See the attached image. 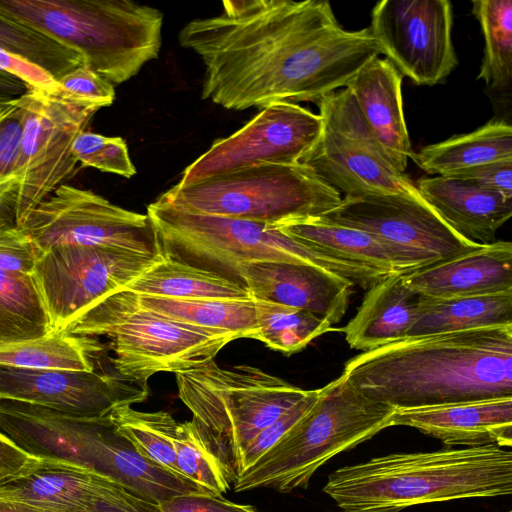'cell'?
<instances>
[{"mask_svg":"<svg viewBox=\"0 0 512 512\" xmlns=\"http://www.w3.org/2000/svg\"><path fill=\"white\" fill-rule=\"evenodd\" d=\"M258 332L253 339L290 355L332 330L331 323L307 310L254 300Z\"/></svg>","mask_w":512,"mask_h":512,"instance_id":"cell-35","label":"cell"},{"mask_svg":"<svg viewBox=\"0 0 512 512\" xmlns=\"http://www.w3.org/2000/svg\"><path fill=\"white\" fill-rule=\"evenodd\" d=\"M323 492L343 512L406 508L512 493L510 448L485 445L393 453L333 471Z\"/></svg>","mask_w":512,"mask_h":512,"instance_id":"cell-3","label":"cell"},{"mask_svg":"<svg viewBox=\"0 0 512 512\" xmlns=\"http://www.w3.org/2000/svg\"><path fill=\"white\" fill-rule=\"evenodd\" d=\"M126 491L115 482L83 467L41 458L40 463L29 472L0 485V498L25 504L41 512H82Z\"/></svg>","mask_w":512,"mask_h":512,"instance_id":"cell-20","label":"cell"},{"mask_svg":"<svg viewBox=\"0 0 512 512\" xmlns=\"http://www.w3.org/2000/svg\"><path fill=\"white\" fill-rule=\"evenodd\" d=\"M72 335L105 336L115 354L117 375L136 383L159 372L183 371L207 362L235 335L176 321L141 305L126 289L111 293L83 311L64 329Z\"/></svg>","mask_w":512,"mask_h":512,"instance_id":"cell-7","label":"cell"},{"mask_svg":"<svg viewBox=\"0 0 512 512\" xmlns=\"http://www.w3.org/2000/svg\"><path fill=\"white\" fill-rule=\"evenodd\" d=\"M320 115L296 103L265 106L247 124L188 165L180 186L260 164H297L317 141Z\"/></svg>","mask_w":512,"mask_h":512,"instance_id":"cell-16","label":"cell"},{"mask_svg":"<svg viewBox=\"0 0 512 512\" xmlns=\"http://www.w3.org/2000/svg\"><path fill=\"white\" fill-rule=\"evenodd\" d=\"M402 81L403 76L388 59L374 57L345 88L394 166L405 172L414 151L404 117Z\"/></svg>","mask_w":512,"mask_h":512,"instance_id":"cell-22","label":"cell"},{"mask_svg":"<svg viewBox=\"0 0 512 512\" xmlns=\"http://www.w3.org/2000/svg\"><path fill=\"white\" fill-rule=\"evenodd\" d=\"M57 85L66 93L95 103L101 108L110 106L115 99L114 86L86 65H81L61 77Z\"/></svg>","mask_w":512,"mask_h":512,"instance_id":"cell-41","label":"cell"},{"mask_svg":"<svg viewBox=\"0 0 512 512\" xmlns=\"http://www.w3.org/2000/svg\"><path fill=\"white\" fill-rule=\"evenodd\" d=\"M21 228L34 242L39 256L67 244L163 254L147 214L126 210L90 190L66 184L42 201Z\"/></svg>","mask_w":512,"mask_h":512,"instance_id":"cell-12","label":"cell"},{"mask_svg":"<svg viewBox=\"0 0 512 512\" xmlns=\"http://www.w3.org/2000/svg\"><path fill=\"white\" fill-rule=\"evenodd\" d=\"M157 508L159 512H259L253 506L201 492L171 497L157 504Z\"/></svg>","mask_w":512,"mask_h":512,"instance_id":"cell-43","label":"cell"},{"mask_svg":"<svg viewBox=\"0 0 512 512\" xmlns=\"http://www.w3.org/2000/svg\"><path fill=\"white\" fill-rule=\"evenodd\" d=\"M0 50L41 67L56 81L75 68L85 65L84 58L77 51L1 15Z\"/></svg>","mask_w":512,"mask_h":512,"instance_id":"cell-36","label":"cell"},{"mask_svg":"<svg viewBox=\"0 0 512 512\" xmlns=\"http://www.w3.org/2000/svg\"><path fill=\"white\" fill-rule=\"evenodd\" d=\"M82 512H159L157 505L126 491L105 499Z\"/></svg>","mask_w":512,"mask_h":512,"instance_id":"cell-46","label":"cell"},{"mask_svg":"<svg viewBox=\"0 0 512 512\" xmlns=\"http://www.w3.org/2000/svg\"><path fill=\"white\" fill-rule=\"evenodd\" d=\"M175 459L181 475L203 493L221 497L230 489L235 477L230 461L209 431L196 420L178 424Z\"/></svg>","mask_w":512,"mask_h":512,"instance_id":"cell-31","label":"cell"},{"mask_svg":"<svg viewBox=\"0 0 512 512\" xmlns=\"http://www.w3.org/2000/svg\"><path fill=\"white\" fill-rule=\"evenodd\" d=\"M99 109L58 86L28 93L15 176L0 189V209L17 227L73 175L78 163L73 142Z\"/></svg>","mask_w":512,"mask_h":512,"instance_id":"cell-10","label":"cell"},{"mask_svg":"<svg viewBox=\"0 0 512 512\" xmlns=\"http://www.w3.org/2000/svg\"><path fill=\"white\" fill-rule=\"evenodd\" d=\"M0 15L77 51L113 86L157 58L163 14L128 0H0Z\"/></svg>","mask_w":512,"mask_h":512,"instance_id":"cell-4","label":"cell"},{"mask_svg":"<svg viewBox=\"0 0 512 512\" xmlns=\"http://www.w3.org/2000/svg\"><path fill=\"white\" fill-rule=\"evenodd\" d=\"M124 289L176 299H252L245 284L164 254Z\"/></svg>","mask_w":512,"mask_h":512,"instance_id":"cell-27","label":"cell"},{"mask_svg":"<svg viewBox=\"0 0 512 512\" xmlns=\"http://www.w3.org/2000/svg\"><path fill=\"white\" fill-rule=\"evenodd\" d=\"M448 0H382L369 32L381 54L416 85L443 82L458 64Z\"/></svg>","mask_w":512,"mask_h":512,"instance_id":"cell-15","label":"cell"},{"mask_svg":"<svg viewBox=\"0 0 512 512\" xmlns=\"http://www.w3.org/2000/svg\"><path fill=\"white\" fill-rule=\"evenodd\" d=\"M416 187L424 201L459 235L481 244L495 241L499 228L512 216V199L471 182L429 176Z\"/></svg>","mask_w":512,"mask_h":512,"instance_id":"cell-23","label":"cell"},{"mask_svg":"<svg viewBox=\"0 0 512 512\" xmlns=\"http://www.w3.org/2000/svg\"><path fill=\"white\" fill-rule=\"evenodd\" d=\"M31 90L23 81L0 70V104L20 99Z\"/></svg>","mask_w":512,"mask_h":512,"instance_id":"cell-47","label":"cell"},{"mask_svg":"<svg viewBox=\"0 0 512 512\" xmlns=\"http://www.w3.org/2000/svg\"><path fill=\"white\" fill-rule=\"evenodd\" d=\"M237 279L253 300L304 309L331 324L346 314L355 286L315 266L278 261L241 264Z\"/></svg>","mask_w":512,"mask_h":512,"instance_id":"cell-18","label":"cell"},{"mask_svg":"<svg viewBox=\"0 0 512 512\" xmlns=\"http://www.w3.org/2000/svg\"><path fill=\"white\" fill-rule=\"evenodd\" d=\"M411 159L427 174L436 176L512 160V127L505 120L493 119L472 132L424 146Z\"/></svg>","mask_w":512,"mask_h":512,"instance_id":"cell-28","label":"cell"},{"mask_svg":"<svg viewBox=\"0 0 512 512\" xmlns=\"http://www.w3.org/2000/svg\"><path fill=\"white\" fill-rule=\"evenodd\" d=\"M52 331L33 275L0 270V344L34 340Z\"/></svg>","mask_w":512,"mask_h":512,"instance_id":"cell-30","label":"cell"},{"mask_svg":"<svg viewBox=\"0 0 512 512\" xmlns=\"http://www.w3.org/2000/svg\"><path fill=\"white\" fill-rule=\"evenodd\" d=\"M319 389L308 390L307 395L282 414L273 423L262 429L249 443L234 467L235 476L250 467L273 446L307 411L318 397ZM235 478V477H234Z\"/></svg>","mask_w":512,"mask_h":512,"instance_id":"cell-39","label":"cell"},{"mask_svg":"<svg viewBox=\"0 0 512 512\" xmlns=\"http://www.w3.org/2000/svg\"><path fill=\"white\" fill-rule=\"evenodd\" d=\"M365 396L416 408L512 396V324L405 337L349 359Z\"/></svg>","mask_w":512,"mask_h":512,"instance_id":"cell-2","label":"cell"},{"mask_svg":"<svg viewBox=\"0 0 512 512\" xmlns=\"http://www.w3.org/2000/svg\"><path fill=\"white\" fill-rule=\"evenodd\" d=\"M322 217L372 235L415 270L481 246L455 232L424 200L404 196H344Z\"/></svg>","mask_w":512,"mask_h":512,"instance_id":"cell-14","label":"cell"},{"mask_svg":"<svg viewBox=\"0 0 512 512\" xmlns=\"http://www.w3.org/2000/svg\"><path fill=\"white\" fill-rule=\"evenodd\" d=\"M392 426H408L448 447L512 446V396L394 408Z\"/></svg>","mask_w":512,"mask_h":512,"instance_id":"cell-19","label":"cell"},{"mask_svg":"<svg viewBox=\"0 0 512 512\" xmlns=\"http://www.w3.org/2000/svg\"><path fill=\"white\" fill-rule=\"evenodd\" d=\"M0 512H41L25 504L0 498Z\"/></svg>","mask_w":512,"mask_h":512,"instance_id":"cell-48","label":"cell"},{"mask_svg":"<svg viewBox=\"0 0 512 512\" xmlns=\"http://www.w3.org/2000/svg\"><path fill=\"white\" fill-rule=\"evenodd\" d=\"M161 256L71 244L43 252L32 275L53 330H63L92 304L124 289Z\"/></svg>","mask_w":512,"mask_h":512,"instance_id":"cell-13","label":"cell"},{"mask_svg":"<svg viewBox=\"0 0 512 512\" xmlns=\"http://www.w3.org/2000/svg\"><path fill=\"white\" fill-rule=\"evenodd\" d=\"M471 182L512 199V160H500L445 175Z\"/></svg>","mask_w":512,"mask_h":512,"instance_id":"cell-42","label":"cell"},{"mask_svg":"<svg viewBox=\"0 0 512 512\" xmlns=\"http://www.w3.org/2000/svg\"><path fill=\"white\" fill-rule=\"evenodd\" d=\"M175 377L179 398L229 455L233 472L253 438L308 393L257 367L225 369L214 359Z\"/></svg>","mask_w":512,"mask_h":512,"instance_id":"cell-9","label":"cell"},{"mask_svg":"<svg viewBox=\"0 0 512 512\" xmlns=\"http://www.w3.org/2000/svg\"><path fill=\"white\" fill-rule=\"evenodd\" d=\"M393 413L394 407L365 396L341 374L319 389L307 413L273 446L235 476L234 490L306 489L331 458L391 427Z\"/></svg>","mask_w":512,"mask_h":512,"instance_id":"cell-5","label":"cell"},{"mask_svg":"<svg viewBox=\"0 0 512 512\" xmlns=\"http://www.w3.org/2000/svg\"><path fill=\"white\" fill-rule=\"evenodd\" d=\"M159 198L187 212L271 226L323 216L342 200L338 190L302 163L260 164L189 185L176 184Z\"/></svg>","mask_w":512,"mask_h":512,"instance_id":"cell-8","label":"cell"},{"mask_svg":"<svg viewBox=\"0 0 512 512\" xmlns=\"http://www.w3.org/2000/svg\"><path fill=\"white\" fill-rule=\"evenodd\" d=\"M512 324V291L433 298L418 296L406 337Z\"/></svg>","mask_w":512,"mask_h":512,"instance_id":"cell-26","label":"cell"},{"mask_svg":"<svg viewBox=\"0 0 512 512\" xmlns=\"http://www.w3.org/2000/svg\"><path fill=\"white\" fill-rule=\"evenodd\" d=\"M147 383L94 371L0 365V401H15L87 418L146 399Z\"/></svg>","mask_w":512,"mask_h":512,"instance_id":"cell-17","label":"cell"},{"mask_svg":"<svg viewBox=\"0 0 512 512\" xmlns=\"http://www.w3.org/2000/svg\"><path fill=\"white\" fill-rule=\"evenodd\" d=\"M320 135L300 163L345 196H404L424 200L380 146L348 89L317 103Z\"/></svg>","mask_w":512,"mask_h":512,"instance_id":"cell-11","label":"cell"},{"mask_svg":"<svg viewBox=\"0 0 512 512\" xmlns=\"http://www.w3.org/2000/svg\"><path fill=\"white\" fill-rule=\"evenodd\" d=\"M414 294L444 298L512 291V243L490 244L403 275Z\"/></svg>","mask_w":512,"mask_h":512,"instance_id":"cell-21","label":"cell"},{"mask_svg":"<svg viewBox=\"0 0 512 512\" xmlns=\"http://www.w3.org/2000/svg\"><path fill=\"white\" fill-rule=\"evenodd\" d=\"M179 32L201 59L202 98L229 110L314 102L381 52L368 27L344 29L326 0H226Z\"/></svg>","mask_w":512,"mask_h":512,"instance_id":"cell-1","label":"cell"},{"mask_svg":"<svg viewBox=\"0 0 512 512\" xmlns=\"http://www.w3.org/2000/svg\"><path fill=\"white\" fill-rule=\"evenodd\" d=\"M138 299L150 310L193 326L230 333L237 338L253 339L258 332L253 299H176L148 295H138Z\"/></svg>","mask_w":512,"mask_h":512,"instance_id":"cell-29","label":"cell"},{"mask_svg":"<svg viewBox=\"0 0 512 512\" xmlns=\"http://www.w3.org/2000/svg\"><path fill=\"white\" fill-rule=\"evenodd\" d=\"M38 250L23 228H0V270L33 274Z\"/></svg>","mask_w":512,"mask_h":512,"instance_id":"cell-40","label":"cell"},{"mask_svg":"<svg viewBox=\"0 0 512 512\" xmlns=\"http://www.w3.org/2000/svg\"><path fill=\"white\" fill-rule=\"evenodd\" d=\"M146 214L164 255L236 281L241 264L265 261L311 265L353 283L365 272L363 266L302 243L269 224L191 213L161 198L148 205Z\"/></svg>","mask_w":512,"mask_h":512,"instance_id":"cell-6","label":"cell"},{"mask_svg":"<svg viewBox=\"0 0 512 512\" xmlns=\"http://www.w3.org/2000/svg\"><path fill=\"white\" fill-rule=\"evenodd\" d=\"M0 70L26 83L33 90L51 91L57 81L41 67L19 56L0 50Z\"/></svg>","mask_w":512,"mask_h":512,"instance_id":"cell-45","label":"cell"},{"mask_svg":"<svg viewBox=\"0 0 512 512\" xmlns=\"http://www.w3.org/2000/svg\"><path fill=\"white\" fill-rule=\"evenodd\" d=\"M93 337L63 330L24 342L0 344V365L63 371H94L92 354L99 350Z\"/></svg>","mask_w":512,"mask_h":512,"instance_id":"cell-32","label":"cell"},{"mask_svg":"<svg viewBox=\"0 0 512 512\" xmlns=\"http://www.w3.org/2000/svg\"><path fill=\"white\" fill-rule=\"evenodd\" d=\"M72 152L83 166L126 178L136 174L127 145L120 137H106L84 130L75 138Z\"/></svg>","mask_w":512,"mask_h":512,"instance_id":"cell-37","label":"cell"},{"mask_svg":"<svg viewBox=\"0 0 512 512\" xmlns=\"http://www.w3.org/2000/svg\"><path fill=\"white\" fill-rule=\"evenodd\" d=\"M418 295L403 282V275L384 278L370 287L355 316L342 331L353 349L363 352L406 337L412 325Z\"/></svg>","mask_w":512,"mask_h":512,"instance_id":"cell-24","label":"cell"},{"mask_svg":"<svg viewBox=\"0 0 512 512\" xmlns=\"http://www.w3.org/2000/svg\"><path fill=\"white\" fill-rule=\"evenodd\" d=\"M472 13L484 38V54L477 78L489 89L505 90L512 80V1L474 0Z\"/></svg>","mask_w":512,"mask_h":512,"instance_id":"cell-34","label":"cell"},{"mask_svg":"<svg viewBox=\"0 0 512 512\" xmlns=\"http://www.w3.org/2000/svg\"><path fill=\"white\" fill-rule=\"evenodd\" d=\"M28 93L0 104V189L10 184L15 176Z\"/></svg>","mask_w":512,"mask_h":512,"instance_id":"cell-38","label":"cell"},{"mask_svg":"<svg viewBox=\"0 0 512 512\" xmlns=\"http://www.w3.org/2000/svg\"><path fill=\"white\" fill-rule=\"evenodd\" d=\"M41 458L31 455L0 432V485L35 468Z\"/></svg>","mask_w":512,"mask_h":512,"instance_id":"cell-44","label":"cell"},{"mask_svg":"<svg viewBox=\"0 0 512 512\" xmlns=\"http://www.w3.org/2000/svg\"><path fill=\"white\" fill-rule=\"evenodd\" d=\"M108 419L116 433L141 456L185 479L175 459V438L179 422L170 413L144 412L132 408V405H122L114 408Z\"/></svg>","mask_w":512,"mask_h":512,"instance_id":"cell-33","label":"cell"},{"mask_svg":"<svg viewBox=\"0 0 512 512\" xmlns=\"http://www.w3.org/2000/svg\"><path fill=\"white\" fill-rule=\"evenodd\" d=\"M275 227L302 243L386 276L405 275L415 271L372 235L334 223L322 216L290 220Z\"/></svg>","mask_w":512,"mask_h":512,"instance_id":"cell-25","label":"cell"}]
</instances>
